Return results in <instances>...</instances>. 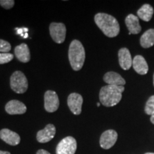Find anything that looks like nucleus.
Listing matches in <instances>:
<instances>
[{
    "label": "nucleus",
    "instance_id": "obj_1",
    "mask_svg": "<svg viewBox=\"0 0 154 154\" xmlns=\"http://www.w3.org/2000/svg\"><path fill=\"white\" fill-rule=\"evenodd\" d=\"M94 21L98 27L108 37H116L120 32V26L118 21L110 14L98 13L94 17Z\"/></svg>",
    "mask_w": 154,
    "mask_h": 154
},
{
    "label": "nucleus",
    "instance_id": "obj_2",
    "mask_svg": "<svg viewBox=\"0 0 154 154\" xmlns=\"http://www.w3.org/2000/svg\"><path fill=\"white\" fill-rule=\"evenodd\" d=\"M124 89V86L106 85L103 86L99 92L100 102L104 106H114L121 101Z\"/></svg>",
    "mask_w": 154,
    "mask_h": 154
},
{
    "label": "nucleus",
    "instance_id": "obj_3",
    "mask_svg": "<svg viewBox=\"0 0 154 154\" xmlns=\"http://www.w3.org/2000/svg\"><path fill=\"white\" fill-rule=\"evenodd\" d=\"M85 49L79 40H73L69 49V59L71 66L74 71H79L85 61Z\"/></svg>",
    "mask_w": 154,
    "mask_h": 154
},
{
    "label": "nucleus",
    "instance_id": "obj_4",
    "mask_svg": "<svg viewBox=\"0 0 154 154\" xmlns=\"http://www.w3.org/2000/svg\"><path fill=\"white\" fill-rule=\"evenodd\" d=\"M10 86L15 93H25L28 88V81L24 73L20 71L13 73L10 78Z\"/></svg>",
    "mask_w": 154,
    "mask_h": 154
},
{
    "label": "nucleus",
    "instance_id": "obj_5",
    "mask_svg": "<svg viewBox=\"0 0 154 154\" xmlns=\"http://www.w3.org/2000/svg\"><path fill=\"white\" fill-rule=\"evenodd\" d=\"M77 148L76 140L72 136H67L63 138L58 143L56 149L57 154H74Z\"/></svg>",
    "mask_w": 154,
    "mask_h": 154
},
{
    "label": "nucleus",
    "instance_id": "obj_6",
    "mask_svg": "<svg viewBox=\"0 0 154 154\" xmlns=\"http://www.w3.org/2000/svg\"><path fill=\"white\" fill-rule=\"evenodd\" d=\"M49 32L51 38L56 43L62 44L65 41L66 29L63 23H51L49 26Z\"/></svg>",
    "mask_w": 154,
    "mask_h": 154
},
{
    "label": "nucleus",
    "instance_id": "obj_7",
    "mask_svg": "<svg viewBox=\"0 0 154 154\" xmlns=\"http://www.w3.org/2000/svg\"><path fill=\"white\" fill-rule=\"evenodd\" d=\"M59 100L58 95L55 91H46L44 94V108L45 110L49 113L54 112L59 109Z\"/></svg>",
    "mask_w": 154,
    "mask_h": 154
},
{
    "label": "nucleus",
    "instance_id": "obj_8",
    "mask_svg": "<svg viewBox=\"0 0 154 154\" xmlns=\"http://www.w3.org/2000/svg\"><path fill=\"white\" fill-rule=\"evenodd\" d=\"M118 138V134L114 130L106 131L100 138V146L103 149H109L114 146Z\"/></svg>",
    "mask_w": 154,
    "mask_h": 154
},
{
    "label": "nucleus",
    "instance_id": "obj_9",
    "mask_svg": "<svg viewBox=\"0 0 154 154\" xmlns=\"http://www.w3.org/2000/svg\"><path fill=\"white\" fill-rule=\"evenodd\" d=\"M68 106L74 115H79L82 113L83 97L77 93H72L68 96L67 99Z\"/></svg>",
    "mask_w": 154,
    "mask_h": 154
},
{
    "label": "nucleus",
    "instance_id": "obj_10",
    "mask_svg": "<svg viewBox=\"0 0 154 154\" xmlns=\"http://www.w3.org/2000/svg\"><path fill=\"white\" fill-rule=\"evenodd\" d=\"M56 134V128L53 124H48L44 129L38 131L36 134V139L42 143H47L53 139Z\"/></svg>",
    "mask_w": 154,
    "mask_h": 154
},
{
    "label": "nucleus",
    "instance_id": "obj_11",
    "mask_svg": "<svg viewBox=\"0 0 154 154\" xmlns=\"http://www.w3.org/2000/svg\"><path fill=\"white\" fill-rule=\"evenodd\" d=\"M5 111L10 115L23 114L26 111V106L18 100H11L6 104Z\"/></svg>",
    "mask_w": 154,
    "mask_h": 154
},
{
    "label": "nucleus",
    "instance_id": "obj_12",
    "mask_svg": "<svg viewBox=\"0 0 154 154\" xmlns=\"http://www.w3.org/2000/svg\"><path fill=\"white\" fill-rule=\"evenodd\" d=\"M0 138L10 146L18 145L21 140L20 136L18 134L8 128H3L0 131Z\"/></svg>",
    "mask_w": 154,
    "mask_h": 154
},
{
    "label": "nucleus",
    "instance_id": "obj_13",
    "mask_svg": "<svg viewBox=\"0 0 154 154\" xmlns=\"http://www.w3.org/2000/svg\"><path fill=\"white\" fill-rule=\"evenodd\" d=\"M119 62L124 70H128L132 66L133 59L127 48H122L119 51Z\"/></svg>",
    "mask_w": 154,
    "mask_h": 154
},
{
    "label": "nucleus",
    "instance_id": "obj_14",
    "mask_svg": "<svg viewBox=\"0 0 154 154\" xmlns=\"http://www.w3.org/2000/svg\"><path fill=\"white\" fill-rule=\"evenodd\" d=\"M126 26L128 28L129 33L128 34H137L141 31V26L139 24V19L135 15L128 14L125 19Z\"/></svg>",
    "mask_w": 154,
    "mask_h": 154
},
{
    "label": "nucleus",
    "instance_id": "obj_15",
    "mask_svg": "<svg viewBox=\"0 0 154 154\" xmlns=\"http://www.w3.org/2000/svg\"><path fill=\"white\" fill-rule=\"evenodd\" d=\"M103 81L107 83L108 85L124 86L126 81L120 74L114 72H109L103 76Z\"/></svg>",
    "mask_w": 154,
    "mask_h": 154
},
{
    "label": "nucleus",
    "instance_id": "obj_16",
    "mask_svg": "<svg viewBox=\"0 0 154 154\" xmlns=\"http://www.w3.org/2000/svg\"><path fill=\"white\" fill-rule=\"evenodd\" d=\"M132 66L134 67V70L138 73V74L145 75L148 73L149 71V66L146 62L143 57L140 55H137L133 59Z\"/></svg>",
    "mask_w": 154,
    "mask_h": 154
},
{
    "label": "nucleus",
    "instance_id": "obj_17",
    "mask_svg": "<svg viewBox=\"0 0 154 154\" xmlns=\"http://www.w3.org/2000/svg\"><path fill=\"white\" fill-rule=\"evenodd\" d=\"M15 57L19 61L23 63H27L30 60V51L27 44H22L17 46L14 49Z\"/></svg>",
    "mask_w": 154,
    "mask_h": 154
},
{
    "label": "nucleus",
    "instance_id": "obj_18",
    "mask_svg": "<svg viewBox=\"0 0 154 154\" xmlns=\"http://www.w3.org/2000/svg\"><path fill=\"white\" fill-rule=\"evenodd\" d=\"M140 44L143 48L151 47L154 45V29H150L143 33L140 39Z\"/></svg>",
    "mask_w": 154,
    "mask_h": 154
},
{
    "label": "nucleus",
    "instance_id": "obj_19",
    "mask_svg": "<svg viewBox=\"0 0 154 154\" xmlns=\"http://www.w3.org/2000/svg\"><path fill=\"white\" fill-rule=\"evenodd\" d=\"M137 14L140 19L145 22H149L153 14V8L150 5H144L137 11Z\"/></svg>",
    "mask_w": 154,
    "mask_h": 154
},
{
    "label": "nucleus",
    "instance_id": "obj_20",
    "mask_svg": "<svg viewBox=\"0 0 154 154\" xmlns=\"http://www.w3.org/2000/svg\"><path fill=\"white\" fill-rule=\"evenodd\" d=\"M145 113L148 115H152L154 113V95L148 99L145 106Z\"/></svg>",
    "mask_w": 154,
    "mask_h": 154
},
{
    "label": "nucleus",
    "instance_id": "obj_21",
    "mask_svg": "<svg viewBox=\"0 0 154 154\" xmlns=\"http://www.w3.org/2000/svg\"><path fill=\"white\" fill-rule=\"evenodd\" d=\"M14 59V55L10 53H0V64L10 62Z\"/></svg>",
    "mask_w": 154,
    "mask_h": 154
},
{
    "label": "nucleus",
    "instance_id": "obj_22",
    "mask_svg": "<svg viewBox=\"0 0 154 154\" xmlns=\"http://www.w3.org/2000/svg\"><path fill=\"white\" fill-rule=\"evenodd\" d=\"M11 44L5 40L0 39V51L2 53H8L11 50Z\"/></svg>",
    "mask_w": 154,
    "mask_h": 154
},
{
    "label": "nucleus",
    "instance_id": "obj_23",
    "mask_svg": "<svg viewBox=\"0 0 154 154\" xmlns=\"http://www.w3.org/2000/svg\"><path fill=\"white\" fill-rule=\"evenodd\" d=\"M14 0H0V5L6 9H10L14 5Z\"/></svg>",
    "mask_w": 154,
    "mask_h": 154
},
{
    "label": "nucleus",
    "instance_id": "obj_24",
    "mask_svg": "<svg viewBox=\"0 0 154 154\" xmlns=\"http://www.w3.org/2000/svg\"><path fill=\"white\" fill-rule=\"evenodd\" d=\"M36 154H51V153H49V152L46 151V150L40 149V150H38L37 152H36Z\"/></svg>",
    "mask_w": 154,
    "mask_h": 154
},
{
    "label": "nucleus",
    "instance_id": "obj_25",
    "mask_svg": "<svg viewBox=\"0 0 154 154\" xmlns=\"http://www.w3.org/2000/svg\"><path fill=\"white\" fill-rule=\"evenodd\" d=\"M151 121L152 124H154V113L151 115Z\"/></svg>",
    "mask_w": 154,
    "mask_h": 154
},
{
    "label": "nucleus",
    "instance_id": "obj_26",
    "mask_svg": "<svg viewBox=\"0 0 154 154\" xmlns=\"http://www.w3.org/2000/svg\"><path fill=\"white\" fill-rule=\"evenodd\" d=\"M0 154H11L8 151H0Z\"/></svg>",
    "mask_w": 154,
    "mask_h": 154
},
{
    "label": "nucleus",
    "instance_id": "obj_27",
    "mask_svg": "<svg viewBox=\"0 0 154 154\" xmlns=\"http://www.w3.org/2000/svg\"><path fill=\"white\" fill-rule=\"evenodd\" d=\"M97 106L98 107L100 106V103H97Z\"/></svg>",
    "mask_w": 154,
    "mask_h": 154
},
{
    "label": "nucleus",
    "instance_id": "obj_28",
    "mask_svg": "<svg viewBox=\"0 0 154 154\" xmlns=\"http://www.w3.org/2000/svg\"><path fill=\"white\" fill-rule=\"evenodd\" d=\"M145 154H154V153H146Z\"/></svg>",
    "mask_w": 154,
    "mask_h": 154
},
{
    "label": "nucleus",
    "instance_id": "obj_29",
    "mask_svg": "<svg viewBox=\"0 0 154 154\" xmlns=\"http://www.w3.org/2000/svg\"><path fill=\"white\" fill-rule=\"evenodd\" d=\"M153 86H154V74H153Z\"/></svg>",
    "mask_w": 154,
    "mask_h": 154
}]
</instances>
